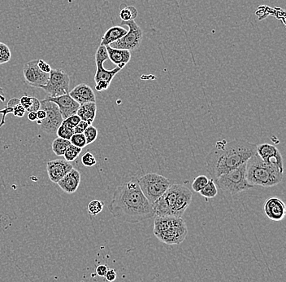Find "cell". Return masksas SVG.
I'll list each match as a JSON object with an SVG mask.
<instances>
[{
    "label": "cell",
    "mask_w": 286,
    "mask_h": 282,
    "mask_svg": "<svg viewBox=\"0 0 286 282\" xmlns=\"http://www.w3.org/2000/svg\"><path fill=\"white\" fill-rule=\"evenodd\" d=\"M113 217L130 224L154 217L153 206L143 194L138 180H131L117 187L109 205Z\"/></svg>",
    "instance_id": "cell-1"
},
{
    "label": "cell",
    "mask_w": 286,
    "mask_h": 282,
    "mask_svg": "<svg viewBox=\"0 0 286 282\" xmlns=\"http://www.w3.org/2000/svg\"><path fill=\"white\" fill-rule=\"evenodd\" d=\"M257 145L244 140H221L216 144L207 156V169L211 179H216L224 174L241 167L256 153Z\"/></svg>",
    "instance_id": "cell-2"
},
{
    "label": "cell",
    "mask_w": 286,
    "mask_h": 282,
    "mask_svg": "<svg viewBox=\"0 0 286 282\" xmlns=\"http://www.w3.org/2000/svg\"><path fill=\"white\" fill-rule=\"evenodd\" d=\"M283 174L275 167L267 164L256 153L247 161L246 176L249 184L253 187L279 185L283 180Z\"/></svg>",
    "instance_id": "cell-3"
},
{
    "label": "cell",
    "mask_w": 286,
    "mask_h": 282,
    "mask_svg": "<svg viewBox=\"0 0 286 282\" xmlns=\"http://www.w3.org/2000/svg\"><path fill=\"white\" fill-rule=\"evenodd\" d=\"M187 233V226L182 218L156 216L154 219V236L165 244H181L186 238Z\"/></svg>",
    "instance_id": "cell-4"
},
{
    "label": "cell",
    "mask_w": 286,
    "mask_h": 282,
    "mask_svg": "<svg viewBox=\"0 0 286 282\" xmlns=\"http://www.w3.org/2000/svg\"><path fill=\"white\" fill-rule=\"evenodd\" d=\"M247 163L241 167L224 174L214 180L216 186L219 187L223 192L229 194H237L242 192L247 191L253 188L249 184L246 176Z\"/></svg>",
    "instance_id": "cell-5"
},
{
    "label": "cell",
    "mask_w": 286,
    "mask_h": 282,
    "mask_svg": "<svg viewBox=\"0 0 286 282\" xmlns=\"http://www.w3.org/2000/svg\"><path fill=\"white\" fill-rule=\"evenodd\" d=\"M137 180L143 194L152 206L172 185L169 179L156 173L145 174Z\"/></svg>",
    "instance_id": "cell-6"
},
{
    "label": "cell",
    "mask_w": 286,
    "mask_h": 282,
    "mask_svg": "<svg viewBox=\"0 0 286 282\" xmlns=\"http://www.w3.org/2000/svg\"><path fill=\"white\" fill-rule=\"evenodd\" d=\"M70 78L62 69H51L48 82L40 88L46 91L49 97H57L69 93Z\"/></svg>",
    "instance_id": "cell-7"
},
{
    "label": "cell",
    "mask_w": 286,
    "mask_h": 282,
    "mask_svg": "<svg viewBox=\"0 0 286 282\" xmlns=\"http://www.w3.org/2000/svg\"><path fill=\"white\" fill-rule=\"evenodd\" d=\"M40 109L46 112V118L43 120H37V123L41 127V129L50 135H55L58 128L63 122L60 109L55 103L50 100H40Z\"/></svg>",
    "instance_id": "cell-8"
},
{
    "label": "cell",
    "mask_w": 286,
    "mask_h": 282,
    "mask_svg": "<svg viewBox=\"0 0 286 282\" xmlns=\"http://www.w3.org/2000/svg\"><path fill=\"white\" fill-rule=\"evenodd\" d=\"M122 24L129 27V30L126 35L119 40L116 41L109 45L113 48L122 49L128 51H135L139 48L143 40V32L141 28L137 24L135 20L122 21Z\"/></svg>",
    "instance_id": "cell-9"
},
{
    "label": "cell",
    "mask_w": 286,
    "mask_h": 282,
    "mask_svg": "<svg viewBox=\"0 0 286 282\" xmlns=\"http://www.w3.org/2000/svg\"><path fill=\"white\" fill-rule=\"evenodd\" d=\"M181 185H172L159 199L153 204L154 216H172L176 197Z\"/></svg>",
    "instance_id": "cell-10"
},
{
    "label": "cell",
    "mask_w": 286,
    "mask_h": 282,
    "mask_svg": "<svg viewBox=\"0 0 286 282\" xmlns=\"http://www.w3.org/2000/svg\"><path fill=\"white\" fill-rule=\"evenodd\" d=\"M38 60H30L24 65L23 75L27 83L33 87H41L48 82L50 73H43L38 68Z\"/></svg>",
    "instance_id": "cell-11"
},
{
    "label": "cell",
    "mask_w": 286,
    "mask_h": 282,
    "mask_svg": "<svg viewBox=\"0 0 286 282\" xmlns=\"http://www.w3.org/2000/svg\"><path fill=\"white\" fill-rule=\"evenodd\" d=\"M256 153L267 164L275 167L284 173L283 158L278 148L270 144H261L256 146Z\"/></svg>",
    "instance_id": "cell-12"
},
{
    "label": "cell",
    "mask_w": 286,
    "mask_h": 282,
    "mask_svg": "<svg viewBox=\"0 0 286 282\" xmlns=\"http://www.w3.org/2000/svg\"><path fill=\"white\" fill-rule=\"evenodd\" d=\"M46 100L52 101L57 105L61 113L63 120L69 118L71 116L77 114V110L79 109L80 105L76 100L69 96V94L57 96V97H49L46 96Z\"/></svg>",
    "instance_id": "cell-13"
},
{
    "label": "cell",
    "mask_w": 286,
    "mask_h": 282,
    "mask_svg": "<svg viewBox=\"0 0 286 282\" xmlns=\"http://www.w3.org/2000/svg\"><path fill=\"white\" fill-rule=\"evenodd\" d=\"M72 169H73V165L63 159L49 161L46 163V171L49 179L55 184H57Z\"/></svg>",
    "instance_id": "cell-14"
},
{
    "label": "cell",
    "mask_w": 286,
    "mask_h": 282,
    "mask_svg": "<svg viewBox=\"0 0 286 282\" xmlns=\"http://www.w3.org/2000/svg\"><path fill=\"white\" fill-rule=\"evenodd\" d=\"M264 210L267 217L273 221H282L286 215V204L278 198H270L266 200Z\"/></svg>",
    "instance_id": "cell-15"
},
{
    "label": "cell",
    "mask_w": 286,
    "mask_h": 282,
    "mask_svg": "<svg viewBox=\"0 0 286 282\" xmlns=\"http://www.w3.org/2000/svg\"><path fill=\"white\" fill-rule=\"evenodd\" d=\"M193 194L191 190L185 186L181 185L179 189L178 194L176 197V203L174 206L172 211V216L173 217L182 218L185 211L187 210L189 205L191 203Z\"/></svg>",
    "instance_id": "cell-16"
},
{
    "label": "cell",
    "mask_w": 286,
    "mask_h": 282,
    "mask_svg": "<svg viewBox=\"0 0 286 282\" xmlns=\"http://www.w3.org/2000/svg\"><path fill=\"white\" fill-rule=\"evenodd\" d=\"M68 94L79 105L96 101V97L93 89L85 83L77 85V87H74Z\"/></svg>",
    "instance_id": "cell-17"
},
{
    "label": "cell",
    "mask_w": 286,
    "mask_h": 282,
    "mask_svg": "<svg viewBox=\"0 0 286 282\" xmlns=\"http://www.w3.org/2000/svg\"><path fill=\"white\" fill-rule=\"evenodd\" d=\"M81 183V173L77 170H71L66 176L62 178L57 183L60 189L68 194H73L77 191Z\"/></svg>",
    "instance_id": "cell-18"
},
{
    "label": "cell",
    "mask_w": 286,
    "mask_h": 282,
    "mask_svg": "<svg viewBox=\"0 0 286 282\" xmlns=\"http://www.w3.org/2000/svg\"><path fill=\"white\" fill-rule=\"evenodd\" d=\"M106 47L108 51L109 60L121 69H123L131 60V53L128 50L113 48L110 46H107Z\"/></svg>",
    "instance_id": "cell-19"
},
{
    "label": "cell",
    "mask_w": 286,
    "mask_h": 282,
    "mask_svg": "<svg viewBox=\"0 0 286 282\" xmlns=\"http://www.w3.org/2000/svg\"><path fill=\"white\" fill-rule=\"evenodd\" d=\"M96 63V67H97L95 75V83L99 82H104L110 85L115 76L117 75V73H119L122 69L120 67H116L115 69L109 70V69H106L104 68V63Z\"/></svg>",
    "instance_id": "cell-20"
},
{
    "label": "cell",
    "mask_w": 286,
    "mask_h": 282,
    "mask_svg": "<svg viewBox=\"0 0 286 282\" xmlns=\"http://www.w3.org/2000/svg\"><path fill=\"white\" fill-rule=\"evenodd\" d=\"M96 113H97L96 103H85L80 105L77 115L81 118V120L87 122L89 125H92L96 117Z\"/></svg>",
    "instance_id": "cell-21"
},
{
    "label": "cell",
    "mask_w": 286,
    "mask_h": 282,
    "mask_svg": "<svg viewBox=\"0 0 286 282\" xmlns=\"http://www.w3.org/2000/svg\"><path fill=\"white\" fill-rule=\"evenodd\" d=\"M127 29L121 26H113L108 29L102 38L101 46H109L116 41L119 40L127 33Z\"/></svg>",
    "instance_id": "cell-22"
},
{
    "label": "cell",
    "mask_w": 286,
    "mask_h": 282,
    "mask_svg": "<svg viewBox=\"0 0 286 282\" xmlns=\"http://www.w3.org/2000/svg\"><path fill=\"white\" fill-rule=\"evenodd\" d=\"M72 145L70 141L63 138L58 137L54 140L53 141L52 148L53 152L55 153V155L59 156V157H63L64 153L66 151L69 145Z\"/></svg>",
    "instance_id": "cell-23"
},
{
    "label": "cell",
    "mask_w": 286,
    "mask_h": 282,
    "mask_svg": "<svg viewBox=\"0 0 286 282\" xmlns=\"http://www.w3.org/2000/svg\"><path fill=\"white\" fill-rule=\"evenodd\" d=\"M199 194L205 198H213L218 194V189L214 182L213 179H209L207 185L199 192Z\"/></svg>",
    "instance_id": "cell-24"
},
{
    "label": "cell",
    "mask_w": 286,
    "mask_h": 282,
    "mask_svg": "<svg viewBox=\"0 0 286 282\" xmlns=\"http://www.w3.org/2000/svg\"><path fill=\"white\" fill-rule=\"evenodd\" d=\"M138 11L134 6H126L124 8L121 9L120 12V17L122 21H130V20H135V18L138 16Z\"/></svg>",
    "instance_id": "cell-25"
},
{
    "label": "cell",
    "mask_w": 286,
    "mask_h": 282,
    "mask_svg": "<svg viewBox=\"0 0 286 282\" xmlns=\"http://www.w3.org/2000/svg\"><path fill=\"white\" fill-rule=\"evenodd\" d=\"M82 150V149H81V148H78V147L74 146L73 145H69L68 149H66V151L64 153V160L68 162H73L80 155Z\"/></svg>",
    "instance_id": "cell-26"
},
{
    "label": "cell",
    "mask_w": 286,
    "mask_h": 282,
    "mask_svg": "<svg viewBox=\"0 0 286 282\" xmlns=\"http://www.w3.org/2000/svg\"><path fill=\"white\" fill-rule=\"evenodd\" d=\"M104 202L100 200H93L89 203L87 211L91 216H96L104 210Z\"/></svg>",
    "instance_id": "cell-27"
},
{
    "label": "cell",
    "mask_w": 286,
    "mask_h": 282,
    "mask_svg": "<svg viewBox=\"0 0 286 282\" xmlns=\"http://www.w3.org/2000/svg\"><path fill=\"white\" fill-rule=\"evenodd\" d=\"M56 134H57L58 137L69 140L71 137L74 135V129L71 128V127H68V125L62 122L61 125L56 131Z\"/></svg>",
    "instance_id": "cell-28"
},
{
    "label": "cell",
    "mask_w": 286,
    "mask_h": 282,
    "mask_svg": "<svg viewBox=\"0 0 286 282\" xmlns=\"http://www.w3.org/2000/svg\"><path fill=\"white\" fill-rule=\"evenodd\" d=\"M11 58V50L8 46L3 42H0V65L10 61Z\"/></svg>",
    "instance_id": "cell-29"
},
{
    "label": "cell",
    "mask_w": 286,
    "mask_h": 282,
    "mask_svg": "<svg viewBox=\"0 0 286 282\" xmlns=\"http://www.w3.org/2000/svg\"><path fill=\"white\" fill-rule=\"evenodd\" d=\"M84 136L86 138V144L87 145H91L92 143L95 142L98 137V130L92 125H90L86 131H84Z\"/></svg>",
    "instance_id": "cell-30"
},
{
    "label": "cell",
    "mask_w": 286,
    "mask_h": 282,
    "mask_svg": "<svg viewBox=\"0 0 286 282\" xmlns=\"http://www.w3.org/2000/svg\"><path fill=\"white\" fill-rule=\"evenodd\" d=\"M209 179L206 176H198L194 179L192 183V189L195 193H199L207 185Z\"/></svg>",
    "instance_id": "cell-31"
},
{
    "label": "cell",
    "mask_w": 286,
    "mask_h": 282,
    "mask_svg": "<svg viewBox=\"0 0 286 282\" xmlns=\"http://www.w3.org/2000/svg\"><path fill=\"white\" fill-rule=\"evenodd\" d=\"M18 104H20V100L17 99V98H13V99H11V100H9L7 107L4 108V113L2 115V119H1V122H0V127L4 125L5 117L9 113H12L14 107L18 105Z\"/></svg>",
    "instance_id": "cell-32"
},
{
    "label": "cell",
    "mask_w": 286,
    "mask_h": 282,
    "mask_svg": "<svg viewBox=\"0 0 286 282\" xmlns=\"http://www.w3.org/2000/svg\"><path fill=\"white\" fill-rule=\"evenodd\" d=\"M69 141H70L72 145L78 147V148H81V149H83V148H85V147L87 145L86 138H85L84 134H74V135L71 137Z\"/></svg>",
    "instance_id": "cell-33"
},
{
    "label": "cell",
    "mask_w": 286,
    "mask_h": 282,
    "mask_svg": "<svg viewBox=\"0 0 286 282\" xmlns=\"http://www.w3.org/2000/svg\"><path fill=\"white\" fill-rule=\"evenodd\" d=\"M108 51L105 46H99L97 49V51L95 53V62L104 63V61L108 60Z\"/></svg>",
    "instance_id": "cell-34"
},
{
    "label": "cell",
    "mask_w": 286,
    "mask_h": 282,
    "mask_svg": "<svg viewBox=\"0 0 286 282\" xmlns=\"http://www.w3.org/2000/svg\"><path fill=\"white\" fill-rule=\"evenodd\" d=\"M82 162L85 167H92L97 163V161L92 153L87 152L82 156Z\"/></svg>",
    "instance_id": "cell-35"
},
{
    "label": "cell",
    "mask_w": 286,
    "mask_h": 282,
    "mask_svg": "<svg viewBox=\"0 0 286 282\" xmlns=\"http://www.w3.org/2000/svg\"><path fill=\"white\" fill-rule=\"evenodd\" d=\"M270 15L275 16L277 19L282 20L283 24H286V11L282 8L274 7L270 9Z\"/></svg>",
    "instance_id": "cell-36"
},
{
    "label": "cell",
    "mask_w": 286,
    "mask_h": 282,
    "mask_svg": "<svg viewBox=\"0 0 286 282\" xmlns=\"http://www.w3.org/2000/svg\"><path fill=\"white\" fill-rule=\"evenodd\" d=\"M270 9H271V7L265 6V5H263V6H260V7H258L257 11L256 12L258 19L261 20L264 18H266L269 15H270Z\"/></svg>",
    "instance_id": "cell-37"
},
{
    "label": "cell",
    "mask_w": 286,
    "mask_h": 282,
    "mask_svg": "<svg viewBox=\"0 0 286 282\" xmlns=\"http://www.w3.org/2000/svg\"><path fill=\"white\" fill-rule=\"evenodd\" d=\"M81 118L75 114V115L71 116L69 118H66L63 120V122H64L65 124L68 125V127H71V128H75L77 127V125L81 122Z\"/></svg>",
    "instance_id": "cell-38"
},
{
    "label": "cell",
    "mask_w": 286,
    "mask_h": 282,
    "mask_svg": "<svg viewBox=\"0 0 286 282\" xmlns=\"http://www.w3.org/2000/svg\"><path fill=\"white\" fill-rule=\"evenodd\" d=\"M25 112H26V109H24V107L20 105V104H18V105L14 107L12 114L15 117H17V118H22V117H24Z\"/></svg>",
    "instance_id": "cell-39"
},
{
    "label": "cell",
    "mask_w": 286,
    "mask_h": 282,
    "mask_svg": "<svg viewBox=\"0 0 286 282\" xmlns=\"http://www.w3.org/2000/svg\"><path fill=\"white\" fill-rule=\"evenodd\" d=\"M20 105L24 107V109H29L33 104V97L28 96H23L20 99Z\"/></svg>",
    "instance_id": "cell-40"
},
{
    "label": "cell",
    "mask_w": 286,
    "mask_h": 282,
    "mask_svg": "<svg viewBox=\"0 0 286 282\" xmlns=\"http://www.w3.org/2000/svg\"><path fill=\"white\" fill-rule=\"evenodd\" d=\"M38 68L42 70L43 73H50L51 71V65H49L48 63H46L43 60H38Z\"/></svg>",
    "instance_id": "cell-41"
},
{
    "label": "cell",
    "mask_w": 286,
    "mask_h": 282,
    "mask_svg": "<svg viewBox=\"0 0 286 282\" xmlns=\"http://www.w3.org/2000/svg\"><path fill=\"white\" fill-rule=\"evenodd\" d=\"M90 125L86 122L81 121V122L77 125V127L74 128V134H83L84 131H86V128L89 127Z\"/></svg>",
    "instance_id": "cell-42"
},
{
    "label": "cell",
    "mask_w": 286,
    "mask_h": 282,
    "mask_svg": "<svg viewBox=\"0 0 286 282\" xmlns=\"http://www.w3.org/2000/svg\"><path fill=\"white\" fill-rule=\"evenodd\" d=\"M106 280L109 282H113L117 279V273L115 271V269H108L105 277Z\"/></svg>",
    "instance_id": "cell-43"
},
{
    "label": "cell",
    "mask_w": 286,
    "mask_h": 282,
    "mask_svg": "<svg viewBox=\"0 0 286 282\" xmlns=\"http://www.w3.org/2000/svg\"><path fill=\"white\" fill-rule=\"evenodd\" d=\"M40 100L36 97H33V104L31 105L29 109H27V112H37L40 109Z\"/></svg>",
    "instance_id": "cell-44"
},
{
    "label": "cell",
    "mask_w": 286,
    "mask_h": 282,
    "mask_svg": "<svg viewBox=\"0 0 286 282\" xmlns=\"http://www.w3.org/2000/svg\"><path fill=\"white\" fill-rule=\"evenodd\" d=\"M108 270V267L106 266V265H99V266L96 268V274H97V275L99 276V277L104 278Z\"/></svg>",
    "instance_id": "cell-45"
},
{
    "label": "cell",
    "mask_w": 286,
    "mask_h": 282,
    "mask_svg": "<svg viewBox=\"0 0 286 282\" xmlns=\"http://www.w3.org/2000/svg\"><path fill=\"white\" fill-rule=\"evenodd\" d=\"M28 119L30 122H35L38 120V116H37V112H29L28 113Z\"/></svg>",
    "instance_id": "cell-46"
},
{
    "label": "cell",
    "mask_w": 286,
    "mask_h": 282,
    "mask_svg": "<svg viewBox=\"0 0 286 282\" xmlns=\"http://www.w3.org/2000/svg\"><path fill=\"white\" fill-rule=\"evenodd\" d=\"M37 116H38V120H43L46 118V112L44 110H42V109H39L38 111H37Z\"/></svg>",
    "instance_id": "cell-47"
},
{
    "label": "cell",
    "mask_w": 286,
    "mask_h": 282,
    "mask_svg": "<svg viewBox=\"0 0 286 282\" xmlns=\"http://www.w3.org/2000/svg\"><path fill=\"white\" fill-rule=\"evenodd\" d=\"M5 100H6V99H5L4 93H3L2 88L0 87V101H1V102H4ZM3 113H4V109H0V114L2 115Z\"/></svg>",
    "instance_id": "cell-48"
}]
</instances>
